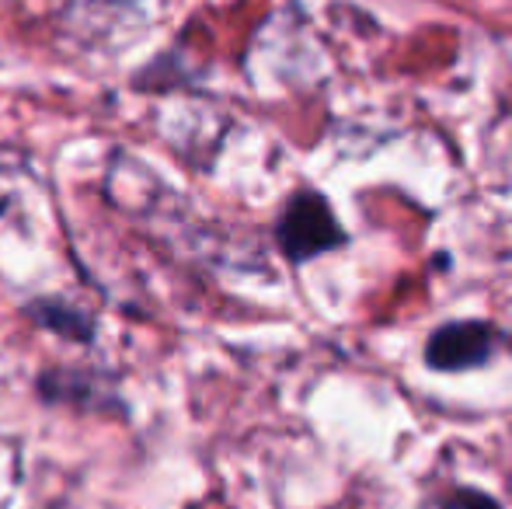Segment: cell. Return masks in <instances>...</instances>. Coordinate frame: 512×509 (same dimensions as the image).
Instances as JSON below:
<instances>
[{"mask_svg": "<svg viewBox=\"0 0 512 509\" xmlns=\"http://www.w3.org/2000/svg\"><path fill=\"white\" fill-rule=\"evenodd\" d=\"M345 241L349 238L321 192H297L276 220V245L290 265L314 262L317 255L335 252Z\"/></svg>", "mask_w": 512, "mask_h": 509, "instance_id": "6da1fadb", "label": "cell"}, {"mask_svg": "<svg viewBox=\"0 0 512 509\" xmlns=\"http://www.w3.org/2000/svg\"><path fill=\"white\" fill-rule=\"evenodd\" d=\"M502 332L485 318H467V321H446L425 342V363L436 374H464V370H478L499 353Z\"/></svg>", "mask_w": 512, "mask_h": 509, "instance_id": "7a4b0ae2", "label": "cell"}, {"mask_svg": "<svg viewBox=\"0 0 512 509\" xmlns=\"http://www.w3.org/2000/svg\"><path fill=\"white\" fill-rule=\"evenodd\" d=\"M39 394L53 405H70L77 412H119L126 415V405L119 401L112 381L98 370L84 367H49L39 374Z\"/></svg>", "mask_w": 512, "mask_h": 509, "instance_id": "3957f363", "label": "cell"}, {"mask_svg": "<svg viewBox=\"0 0 512 509\" xmlns=\"http://www.w3.org/2000/svg\"><path fill=\"white\" fill-rule=\"evenodd\" d=\"M28 321L42 332H53L67 342H81V346H91L95 342V332H98V321L91 318L84 307L70 304V300H60V297H42V300H32V304L21 307Z\"/></svg>", "mask_w": 512, "mask_h": 509, "instance_id": "277c9868", "label": "cell"}, {"mask_svg": "<svg viewBox=\"0 0 512 509\" xmlns=\"http://www.w3.org/2000/svg\"><path fill=\"white\" fill-rule=\"evenodd\" d=\"M443 509H502V506H499V499H492L481 489H453L450 496H446Z\"/></svg>", "mask_w": 512, "mask_h": 509, "instance_id": "5b68a950", "label": "cell"}]
</instances>
